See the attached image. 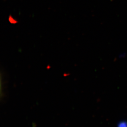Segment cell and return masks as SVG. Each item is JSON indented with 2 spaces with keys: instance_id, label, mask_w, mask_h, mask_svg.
I'll use <instances>...</instances> for the list:
<instances>
[{
  "instance_id": "obj_1",
  "label": "cell",
  "mask_w": 127,
  "mask_h": 127,
  "mask_svg": "<svg viewBox=\"0 0 127 127\" xmlns=\"http://www.w3.org/2000/svg\"><path fill=\"white\" fill-rule=\"evenodd\" d=\"M118 127H127V123L126 122L122 121L119 123Z\"/></svg>"
}]
</instances>
